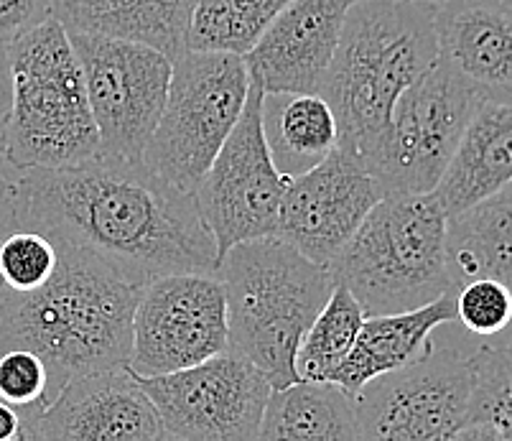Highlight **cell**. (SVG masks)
Here are the masks:
<instances>
[{
  "label": "cell",
  "instance_id": "cb8c5ba5",
  "mask_svg": "<svg viewBox=\"0 0 512 441\" xmlns=\"http://www.w3.org/2000/svg\"><path fill=\"white\" fill-rule=\"evenodd\" d=\"M472 408L462 439L512 441V334L472 350Z\"/></svg>",
  "mask_w": 512,
  "mask_h": 441
},
{
  "label": "cell",
  "instance_id": "5bb4252c",
  "mask_svg": "<svg viewBox=\"0 0 512 441\" xmlns=\"http://www.w3.org/2000/svg\"><path fill=\"white\" fill-rule=\"evenodd\" d=\"M383 192L355 151L337 146L327 159L288 179L276 238L329 266Z\"/></svg>",
  "mask_w": 512,
  "mask_h": 441
},
{
  "label": "cell",
  "instance_id": "8992f818",
  "mask_svg": "<svg viewBox=\"0 0 512 441\" xmlns=\"http://www.w3.org/2000/svg\"><path fill=\"white\" fill-rule=\"evenodd\" d=\"M444 207L434 192L377 199L329 261L334 283L360 301L365 317L418 309L454 291Z\"/></svg>",
  "mask_w": 512,
  "mask_h": 441
},
{
  "label": "cell",
  "instance_id": "e575fe53",
  "mask_svg": "<svg viewBox=\"0 0 512 441\" xmlns=\"http://www.w3.org/2000/svg\"><path fill=\"white\" fill-rule=\"evenodd\" d=\"M59 3H72V0H59Z\"/></svg>",
  "mask_w": 512,
  "mask_h": 441
},
{
  "label": "cell",
  "instance_id": "4316f807",
  "mask_svg": "<svg viewBox=\"0 0 512 441\" xmlns=\"http://www.w3.org/2000/svg\"><path fill=\"white\" fill-rule=\"evenodd\" d=\"M57 266V240L34 227H18L0 243V283L6 289H39L54 276Z\"/></svg>",
  "mask_w": 512,
  "mask_h": 441
},
{
  "label": "cell",
  "instance_id": "ba28073f",
  "mask_svg": "<svg viewBox=\"0 0 512 441\" xmlns=\"http://www.w3.org/2000/svg\"><path fill=\"white\" fill-rule=\"evenodd\" d=\"M479 102L441 62L413 82L362 156L383 197L434 192Z\"/></svg>",
  "mask_w": 512,
  "mask_h": 441
},
{
  "label": "cell",
  "instance_id": "7402d4cb",
  "mask_svg": "<svg viewBox=\"0 0 512 441\" xmlns=\"http://www.w3.org/2000/svg\"><path fill=\"white\" fill-rule=\"evenodd\" d=\"M263 441L357 439V403L332 380H296L273 388L260 419Z\"/></svg>",
  "mask_w": 512,
  "mask_h": 441
},
{
  "label": "cell",
  "instance_id": "ffe728a7",
  "mask_svg": "<svg viewBox=\"0 0 512 441\" xmlns=\"http://www.w3.org/2000/svg\"><path fill=\"white\" fill-rule=\"evenodd\" d=\"M199 0H72L59 3L67 31L115 36L146 44L171 62L186 51V34Z\"/></svg>",
  "mask_w": 512,
  "mask_h": 441
},
{
  "label": "cell",
  "instance_id": "277c9868",
  "mask_svg": "<svg viewBox=\"0 0 512 441\" xmlns=\"http://www.w3.org/2000/svg\"><path fill=\"white\" fill-rule=\"evenodd\" d=\"M227 301V350L248 357L273 388L296 383V350L334 289L329 266L286 240H245L220 255Z\"/></svg>",
  "mask_w": 512,
  "mask_h": 441
},
{
  "label": "cell",
  "instance_id": "836d02e7",
  "mask_svg": "<svg viewBox=\"0 0 512 441\" xmlns=\"http://www.w3.org/2000/svg\"><path fill=\"white\" fill-rule=\"evenodd\" d=\"M6 110H0V169L6 166Z\"/></svg>",
  "mask_w": 512,
  "mask_h": 441
},
{
  "label": "cell",
  "instance_id": "f1b7e54d",
  "mask_svg": "<svg viewBox=\"0 0 512 441\" xmlns=\"http://www.w3.org/2000/svg\"><path fill=\"white\" fill-rule=\"evenodd\" d=\"M49 388V370L36 352L13 347L0 352V398L18 408L34 411L44 403Z\"/></svg>",
  "mask_w": 512,
  "mask_h": 441
},
{
  "label": "cell",
  "instance_id": "8fae6325",
  "mask_svg": "<svg viewBox=\"0 0 512 441\" xmlns=\"http://www.w3.org/2000/svg\"><path fill=\"white\" fill-rule=\"evenodd\" d=\"M138 383L156 408L166 441H255L273 391L263 370L232 350Z\"/></svg>",
  "mask_w": 512,
  "mask_h": 441
},
{
  "label": "cell",
  "instance_id": "d6a6232c",
  "mask_svg": "<svg viewBox=\"0 0 512 441\" xmlns=\"http://www.w3.org/2000/svg\"><path fill=\"white\" fill-rule=\"evenodd\" d=\"M11 108V64L6 46L0 44V110Z\"/></svg>",
  "mask_w": 512,
  "mask_h": 441
},
{
  "label": "cell",
  "instance_id": "8d00e7d4",
  "mask_svg": "<svg viewBox=\"0 0 512 441\" xmlns=\"http://www.w3.org/2000/svg\"><path fill=\"white\" fill-rule=\"evenodd\" d=\"M507 3H510V6H512V0H507Z\"/></svg>",
  "mask_w": 512,
  "mask_h": 441
},
{
  "label": "cell",
  "instance_id": "4fadbf2b",
  "mask_svg": "<svg viewBox=\"0 0 512 441\" xmlns=\"http://www.w3.org/2000/svg\"><path fill=\"white\" fill-rule=\"evenodd\" d=\"M225 350L227 301L220 273H169L143 283L128 357L138 378L192 368Z\"/></svg>",
  "mask_w": 512,
  "mask_h": 441
},
{
  "label": "cell",
  "instance_id": "d4e9b609",
  "mask_svg": "<svg viewBox=\"0 0 512 441\" xmlns=\"http://www.w3.org/2000/svg\"><path fill=\"white\" fill-rule=\"evenodd\" d=\"M291 0H199L186 49L230 51L245 57Z\"/></svg>",
  "mask_w": 512,
  "mask_h": 441
},
{
  "label": "cell",
  "instance_id": "d6986e66",
  "mask_svg": "<svg viewBox=\"0 0 512 441\" xmlns=\"http://www.w3.org/2000/svg\"><path fill=\"white\" fill-rule=\"evenodd\" d=\"M512 181V102H479L434 189L446 217L467 210Z\"/></svg>",
  "mask_w": 512,
  "mask_h": 441
},
{
  "label": "cell",
  "instance_id": "7a4b0ae2",
  "mask_svg": "<svg viewBox=\"0 0 512 441\" xmlns=\"http://www.w3.org/2000/svg\"><path fill=\"white\" fill-rule=\"evenodd\" d=\"M51 238L59 266L44 286L11 291L0 283V352L23 347L44 360V403L69 380L128 365L133 311L143 289L90 248Z\"/></svg>",
  "mask_w": 512,
  "mask_h": 441
},
{
  "label": "cell",
  "instance_id": "44dd1931",
  "mask_svg": "<svg viewBox=\"0 0 512 441\" xmlns=\"http://www.w3.org/2000/svg\"><path fill=\"white\" fill-rule=\"evenodd\" d=\"M260 125L273 164L288 179L314 169L339 143L337 118L319 92H263Z\"/></svg>",
  "mask_w": 512,
  "mask_h": 441
},
{
  "label": "cell",
  "instance_id": "4dcf8cb0",
  "mask_svg": "<svg viewBox=\"0 0 512 441\" xmlns=\"http://www.w3.org/2000/svg\"><path fill=\"white\" fill-rule=\"evenodd\" d=\"M23 225L26 222H23L21 192H18V184L13 179V171L6 164L0 169V243Z\"/></svg>",
  "mask_w": 512,
  "mask_h": 441
},
{
  "label": "cell",
  "instance_id": "3957f363",
  "mask_svg": "<svg viewBox=\"0 0 512 441\" xmlns=\"http://www.w3.org/2000/svg\"><path fill=\"white\" fill-rule=\"evenodd\" d=\"M434 0L349 3L337 51L319 85L339 128L337 146L365 156L395 102L439 62Z\"/></svg>",
  "mask_w": 512,
  "mask_h": 441
},
{
  "label": "cell",
  "instance_id": "603a6c76",
  "mask_svg": "<svg viewBox=\"0 0 512 441\" xmlns=\"http://www.w3.org/2000/svg\"><path fill=\"white\" fill-rule=\"evenodd\" d=\"M446 250L454 289L484 276L497 278L512 291V181L449 217Z\"/></svg>",
  "mask_w": 512,
  "mask_h": 441
},
{
  "label": "cell",
  "instance_id": "e0dca14e",
  "mask_svg": "<svg viewBox=\"0 0 512 441\" xmlns=\"http://www.w3.org/2000/svg\"><path fill=\"white\" fill-rule=\"evenodd\" d=\"M439 62L482 102H512V6L507 0H441Z\"/></svg>",
  "mask_w": 512,
  "mask_h": 441
},
{
  "label": "cell",
  "instance_id": "d590c367",
  "mask_svg": "<svg viewBox=\"0 0 512 441\" xmlns=\"http://www.w3.org/2000/svg\"><path fill=\"white\" fill-rule=\"evenodd\" d=\"M352 3H355V0H352ZM434 3H441V0H434Z\"/></svg>",
  "mask_w": 512,
  "mask_h": 441
},
{
  "label": "cell",
  "instance_id": "7c38bea8",
  "mask_svg": "<svg viewBox=\"0 0 512 441\" xmlns=\"http://www.w3.org/2000/svg\"><path fill=\"white\" fill-rule=\"evenodd\" d=\"M260 105L263 87L250 77L240 118L194 192L220 255L245 240L271 238L281 222L288 176L276 169L265 146Z\"/></svg>",
  "mask_w": 512,
  "mask_h": 441
},
{
  "label": "cell",
  "instance_id": "5b68a950",
  "mask_svg": "<svg viewBox=\"0 0 512 441\" xmlns=\"http://www.w3.org/2000/svg\"><path fill=\"white\" fill-rule=\"evenodd\" d=\"M11 108L6 164L13 169H62L100 156L85 74L69 31L49 16L6 46Z\"/></svg>",
  "mask_w": 512,
  "mask_h": 441
},
{
  "label": "cell",
  "instance_id": "30bf717a",
  "mask_svg": "<svg viewBox=\"0 0 512 441\" xmlns=\"http://www.w3.org/2000/svg\"><path fill=\"white\" fill-rule=\"evenodd\" d=\"M69 39L85 74L100 156L141 161L164 110L174 62L138 41L87 31H69Z\"/></svg>",
  "mask_w": 512,
  "mask_h": 441
},
{
  "label": "cell",
  "instance_id": "6da1fadb",
  "mask_svg": "<svg viewBox=\"0 0 512 441\" xmlns=\"http://www.w3.org/2000/svg\"><path fill=\"white\" fill-rule=\"evenodd\" d=\"M23 227L90 248L130 281L169 273H217L220 250L192 192L141 161L97 159L62 169H13Z\"/></svg>",
  "mask_w": 512,
  "mask_h": 441
},
{
  "label": "cell",
  "instance_id": "f546056e",
  "mask_svg": "<svg viewBox=\"0 0 512 441\" xmlns=\"http://www.w3.org/2000/svg\"><path fill=\"white\" fill-rule=\"evenodd\" d=\"M59 0H0V44L8 46L57 13Z\"/></svg>",
  "mask_w": 512,
  "mask_h": 441
},
{
  "label": "cell",
  "instance_id": "1f68e13d",
  "mask_svg": "<svg viewBox=\"0 0 512 441\" xmlns=\"http://www.w3.org/2000/svg\"><path fill=\"white\" fill-rule=\"evenodd\" d=\"M21 413L16 406L0 398V441H21Z\"/></svg>",
  "mask_w": 512,
  "mask_h": 441
},
{
  "label": "cell",
  "instance_id": "484cf974",
  "mask_svg": "<svg viewBox=\"0 0 512 441\" xmlns=\"http://www.w3.org/2000/svg\"><path fill=\"white\" fill-rule=\"evenodd\" d=\"M365 311L352 291L342 283H334L327 304L321 306L314 322L309 324L296 350V373L301 380H329L344 362L357 334H360Z\"/></svg>",
  "mask_w": 512,
  "mask_h": 441
},
{
  "label": "cell",
  "instance_id": "9a60e30c",
  "mask_svg": "<svg viewBox=\"0 0 512 441\" xmlns=\"http://www.w3.org/2000/svg\"><path fill=\"white\" fill-rule=\"evenodd\" d=\"M21 424V441L164 439L156 408L128 365L69 380L51 401L21 413Z\"/></svg>",
  "mask_w": 512,
  "mask_h": 441
},
{
  "label": "cell",
  "instance_id": "ac0fdd59",
  "mask_svg": "<svg viewBox=\"0 0 512 441\" xmlns=\"http://www.w3.org/2000/svg\"><path fill=\"white\" fill-rule=\"evenodd\" d=\"M456 322V289L418 309L365 317L355 345L332 373V383L357 396L365 383L377 375L398 370L421 360L434 350V334Z\"/></svg>",
  "mask_w": 512,
  "mask_h": 441
},
{
  "label": "cell",
  "instance_id": "9c48e42d",
  "mask_svg": "<svg viewBox=\"0 0 512 441\" xmlns=\"http://www.w3.org/2000/svg\"><path fill=\"white\" fill-rule=\"evenodd\" d=\"M472 350L436 345L421 360L377 375L360 388L357 439H462L472 408Z\"/></svg>",
  "mask_w": 512,
  "mask_h": 441
},
{
  "label": "cell",
  "instance_id": "2e32d148",
  "mask_svg": "<svg viewBox=\"0 0 512 441\" xmlns=\"http://www.w3.org/2000/svg\"><path fill=\"white\" fill-rule=\"evenodd\" d=\"M352 0H291L245 54L263 92H316Z\"/></svg>",
  "mask_w": 512,
  "mask_h": 441
},
{
  "label": "cell",
  "instance_id": "83f0119b",
  "mask_svg": "<svg viewBox=\"0 0 512 441\" xmlns=\"http://www.w3.org/2000/svg\"><path fill=\"white\" fill-rule=\"evenodd\" d=\"M456 322L472 337L497 340L512 332V291L497 278H472L456 289Z\"/></svg>",
  "mask_w": 512,
  "mask_h": 441
},
{
  "label": "cell",
  "instance_id": "52a82bcc",
  "mask_svg": "<svg viewBox=\"0 0 512 441\" xmlns=\"http://www.w3.org/2000/svg\"><path fill=\"white\" fill-rule=\"evenodd\" d=\"M250 90L245 57L186 49L171 67L164 110L143 151V164L184 192H197L242 113Z\"/></svg>",
  "mask_w": 512,
  "mask_h": 441
}]
</instances>
